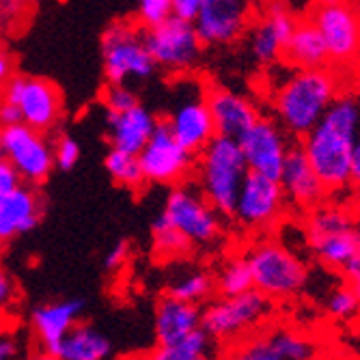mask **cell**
Segmentation results:
<instances>
[{"mask_svg": "<svg viewBox=\"0 0 360 360\" xmlns=\"http://www.w3.org/2000/svg\"><path fill=\"white\" fill-rule=\"evenodd\" d=\"M360 132V102L354 95H339L302 139L313 169L330 194H339L354 186L352 165Z\"/></svg>", "mask_w": 360, "mask_h": 360, "instance_id": "6da1fadb", "label": "cell"}, {"mask_svg": "<svg viewBox=\"0 0 360 360\" xmlns=\"http://www.w3.org/2000/svg\"><path fill=\"white\" fill-rule=\"evenodd\" d=\"M278 181L285 190L287 203L296 205L302 212H311L313 207L321 205L330 194L313 169L302 145H291Z\"/></svg>", "mask_w": 360, "mask_h": 360, "instance_id": "d6986e66", "label": "cell"}, {"mask_svg": "<svg viewBox=\"0 0 360 360\" xmlns=\"http://www.w3.org/2000/svg\"><path fill=\"white\" fill-rule=\"evenodd\" d=\"M129 257V244L125 240L117 242L104 257V270L106 272H117L125 266V261Z\"/></svg>", "mask_w": 360, "mask_h": 360, "instance_id": "74e56055", "label": "cell"}, {"mask_svg": "<svg viewBox=\"0 0 360 360\" xmlns=\"http://www.w3.org/2000/svg\"><path fill=\"white\" fill-rule=\"evenodd\" d=\"M238 141L244 151L248 171L274 179L281 177L285 158L293 143H289V134L278 121L259 117Z\"/></svg>", "mask_w": 360, "mask_h": 360, "instance_id": "5bb4252c", "label": "cell"}, {"mask_svg": "<svg viewBox=\"0 0 360 360\" xmlns=\"http://www.w3.org/2000/svg\"><path fill=\"white\" fill-rule=\"evenodd\" d=\"M52 153H54V167L58 171H72L80 160V145L74 136L65 134L56 141Z\"/></svg>", "mask_w": 360, "mask_h": 360, "instance_id": "e575fe53", "label": "cell"}, {"mask_svg": "<svg viewBox=\"0 0 360 360\" xmlns=\"http://www.w3.org/2000/svg\"><path fill=\"white\" fill-rule=\"evenodd\" d=\"M110 356V339L89 323H76L65 335L56 352V360H106Z\"/></svg>", "mask_w": 360, "mask_h": 360, "instance_id": "4316f807", "label": "cell"}, {"mask_svg": "<svg viewBox=\"0 0 360 360\" xmlns=\"http://www.w3.org/2000/svg\"><path fill=\"white\" fill-rule=\"evenodd\" d=\"M203 311L199 304L179 300L173 296L162 298L155 307V339L158 345H169L190 335L192 330L201 328Z\"/></svg>", "mask_w": 360, "mask_h": 360, "instance_id": "d4e9b609", "label": "cell"}, {"mask_svg": "<svg viewBox=\"0 0 360 360\" xmlns=\"http://www.w3.org/2000/svg\"><path fill=\"white\" fill-rule=\"evenodd\" d=\"M356 203L360 205V186H356Z\"/></svg>", "mask_w": 360, "mask_h": 360, "instance_id": "bcb514c9", "label": "cell"}, {"mask_svg": "<svg viewBox=\"0 0 360 360\" xmlns=\"http://www.w3.org/2000/svg\"><path fill=\"white\" fill-rule=\"evenodd\" d=\"M272 315V298L259 289H248L238 296H220L203 309L201 326L216 343L236 345Z\"/></svg>", "mask_w": 360, "mask_h": 360, "instance_id": "8992f818", "label": "cell"}, {"mask_svg": "<svg viewBox=\"0 0 360 360\" xmlns=\"http://www.w3.org/2000/svg\"><path fill=\"white\" fill-rule=\"evenodd\" d=\"M352 181H354V186H360V132H358V143H356V151H354Z\"/></svg>", "mask_w": 360, "mask_h": 360, "instance_id": "f6af8a7d", "label": "cell"}, {"mask_svg": "<svg viewBox=\"0 0 360 360\" xmlns=\"http://www.w3.org/2000/svg\"><path fill=\"white\" fill-rule=\"evenodd\" d=\"M194 155L196 153L186 149L175 139L167 121H158L151 139L139 153V160L149 184L177 186L190 175Z\"/></svg>", "mask_w": 360, "mask_h": 360, "instance_id": "8fae6325", "label": "cell"}, {"mask_svg": "<svg viewBox=\"0 0 360 360\" xmlns=\"http://www.w3.org/2000/svg\"><path fill=\"white\" fill-rule=\"evenodd\" d=\"M143 37L158 68L173 74L192 70L203 52V41L196 32L194 22L181 20L177 15L147 26L143 30Z\"/></svg>", "mask_w": 360, "mask_h": 360, "instance_id": "9c48e42d", "label": "cell"}, {"mask_svg": "<svg viewBox=\"0 0 360 360\" xmlns=\"http://www.w3.org/2000/svg\"><path fill=\"white\" fill-rule=\"evenodd\" d=\"M3 100L18 104L22 121L39 132H48L60 117V93L46 78L11 76L5 82Z\"/></svg>", "mask_w": 360, "mask_h": 360, "instance_id": "4fadbf2b", "label": "cell"}, {"mask_svg": "<svg viewBox=\"0 0 360 360\" xmlns=\"http://www.w3.org/2000/svg\"><path fill=\"white\" fill-rule=\"evenodd\" d=\"M283 58L293 70H317L328 68L330 54L326 48L319 28L311 22H296L285 44Z\"/></svg>", "mask_w": 360, "mask_h": 360, "instance_id": "484cf974", "label": "cell"}, {"mask_svg": "<svg viewBox=\"0 0 360 360\" xmlns=\"http://www.w3.org/2000/svg\"><path fill=\"white\" fill-rule=\"evenodd\" d=\"M20 356V341L11 335L0 333V360H13Z\"/></svg>", "mask_w": 360, "mask_h": 360, "instance_id": "7bdbcfd3", "label": "cell"}, {"mask_svg": "<svg viewBox=\"0 0 360 360\" xmlns=\"http://www.w3.org/2000/svg\"><path fill=\"white\" fill-rule=\"evenodd\" d=\"M82 311L84 302L80 298H70L41 304L30 313V328L46 358H56L60 341L78 323Z\"/></svg>", "mask_w": 360, "mask_h": 360, "instance_id": "ffe728a7", "label": "cell"}, {"mask_svg": "<svg viewBox=\"0 0 360 360\" xmlns=\"http://www.w3.org/2000/svg\"><path fill=\"white\" fill-rule=\"evenodd\" d=\"M196 155V186L222 216H231L240 188L248 175L240 141L216 134Z\"/></svg>", "mask_w": 360, "mask_h": 360, "instance_id": "3957f363", "label": "cell"}, {"mask_svg": "<svg viewBox=\"0 0 360 360\" xmlns=\"http://www.w3.org/2000/svg\"><path fill=\"white\" fill-rule=\"evenodd\" d=\"M102 65L108 84L143 82L158 68L145 46L143 30L129 22H115L104 30Z\"/></svg>", "mask_w": 360, "mask_h": 360, "instance_id": "52a82bcc", "label": "cell"}, {"mask_svg": "<svg viewBox=\"0 0 360 360\" xmlns=\"http://www.w3.org/2000/svg\"><path fill=\"white\" fill-rule=\"evenodd\" d=\"M151 238H153V250L162 259H181L192 248V242L177 226H173L171 220L162 212L151 222Z\"/></svg>", "mask_w": 360, "mask_h": 360, "instance_id": "f546056e", "label": "cell"}, {"mask_svg": "<svg viewBox=\"0 0 360 360\" xmlns=\"http://www.w3.org/2000/svg\"><path fill=\"white\" fill-rule=\"evenodd\" d=\"M167 291L173 298L201 304L210 300L212 293L216 291V278L199 268H181L169 278Z\"/></svg>", "mask_w": 360, "mask_h": 360, "instance_id": "83f0119b", "label": "cell"}, {"mask_svg": "<svg viewBox=\"0 0 360 360\" xmlns=\"http://www.w3.org/2000/svg\"><path fill=\"white\" fill-rule=\"evenodd\" d=\"M0 155L11 162L26 184H44L54 169V153L48 141L24 121L0 127Z\"/></svg>", "mask_w": 360, "mask_h": 360, "instance_id": "30bf717a", "label": "cell"}, {"mask_svg": "<svg viewBox=\"0 0 360 360\" xmlns=\"http://www.w3.org/2000/svg\"><path fill=\"white\" fill-rule=\"evenodd\" d=\"M252 287L255 283L246 255H236L226 259L220 272L216 274V291L220 296H238V293H244Z\"/></svg>", "mask_w": 360, "mask_h": 360, "instance_id": "1f68e13d", "label": "cell"}, {"mask_svg": "<svg viewBox=\"0 0 360 360\" xmlns=\"http://www.w3.org/2000/svg\"><path fill=\"white\" fill-rule=\"evenodd\" d=\"M18 186H22V177H20L18 169L5 155H0V194H7V192L15 190Z\"/></svg>", "mask_w": 360, "mask_h": 360, "instance_id": "8d00e7d4", "label": "cell"}, {"mask_svg": "<svg viewBox=\"0 0 360 360\" xmlns=\"http://www.w3.org/2000/svg\"><path fill=\"white\" fill-rule=\"evenodd\" d=\"M15 298V285H13V278L0 268V311L7 309Z\"/></svg>", "mask_w": 360, "mask_h": 360, "instance_id": "ab89813d", "label": "cell"}, {"mask_svg": "<svg viewBox=\"0 0 360 360\" xmlns=\"http://www.w3.org/2000/svg\"><path fill=\"white\" fill-rule=\"evenodd\" d=\"M285 205L287 196L278 179L248 171L231 218L250 231H261L278 224L285 214Z\"/></svg>", "mask_w": 360, "mask_h": 360, "instance_id": "7c38bea8", "label": "cell"}, {"mask_svg": "<svg viewBox=\"0 0 360 360\" xmlns=\"http://www.w3.org/2000/svg\"><path fill=\"white\" fill-rule=\"evenodd\" d=\"M233 356L242 360H311L319 356V345L315 339L274 326L268 330H255L246 339L233 345Z\"/></svg>", "mask_w": 360, "mask_h": 360, "instance_id": "9a60e30c", "label": "cell"}, {"mask_svg": "<svg viewBox=\"0 0 360 360\" xmlns=\"http://www.w3.org/2000/svg\"><path fill=\"white\" fill-rule=\"evenodd\" d=\"M248 266L252 272L255 289L272 300H287L307 287L309 270L304 261L278 240H259L248 252Z\"/></svg>", "mask_w": 360, "mask_h": 360, "instance_id": "5b68a950", "label": "cell"}, {"mask_svg": "<svg viewBox=\"0 0 360 360\" xmlns=\"http://www.w3.org/2000/svg\"><path fill=\"white\" fill-rule=\"evenodd\" d=\"M207 106L214 117L216 134L240 139L246 129L259 119L257 106L246 100L244 95L224 89V86H212L207 93Z\"/></svg>", "mask_w": 360, "mask_h": 360, "instance_id": "7402d4cb", "label": "cell"}, {"mask_svg": "<svg viewBox=\"0 0 360 360\" xmlns=\"http://www.w3.org/2000/svg\"><path fill=\"white\" fill-rule=\"evenodd\" d=\"M216 341L210 337V333L203 328H196L190 335L181 337L175 343L158 345V349L151 354L155 360H205L214 356Z\"/></svg>", "mask_w": 360, "mask_h": 360, "instance_id": "f1b7e54d", "label": "cell"}, {"mask_svg": "<svg viewBox=\"0 0 360 360\" xmlns=\"http://www.w3.org/2000/svg\"><path fill=\"white\" fill-rule=\"evenodd\" d=\"M293 22L291 13L283 3H272L268 13L261 18L257 26H252L248 37V52L257 63L272 65L283 56L285 44L291 35Z\"/></svg>", "mask_w": 360, "mask_h": 360, "instance_id": "44dd1931", "label": "cell"}, {"mask_svg": "<svg viewBox=\"0 0 360 360\" xmlns=\"http://www.w3.org/2000/svg\"><path fill=\"white\" fill-rule=\"evenodd\" d=\"M13 74V63L11 58L5 54V52H0V84H5Z\"/></svg>", "mask_w": 360, "mask_h": 360, "instance_id": "ee69618b", "label": "cell"}, {"mask_svg": "<svg viewBox=\"0 0 360 360\" xmlns=\"http://www.w3.org/2000/svg\"><path fill=\"white\" fill-rule=\"evenodd\" d=\"M15 123H22V110L18 104L13 102H7L3 100V104H0V125H15Z\"/></svg>", "mask_w": 360, "mask_h": 360, "instance_id": "b9f144b4", "label": "cell"}, {"mask_svg": "<svg viewBox=\"0 0 360 360\" xmlns=\"http://www.w3.org/2000/svg\"><path fill=\"white\" fill-rule=\"evenodd\" d=\"M307 244L319 264L343 270L345 264L360 255V226L347 207L337 203H321L309 212Z\"/></svg>", "mask_w": 360, "mask_h": 360, "instance_id": "277c9868", "label": "cell"}, {"mask_svg": "<svg viewBox=\"0 0 360 360\" xmlns=\"http://www.w3.org/2000/svg\"><path fill=\"white\" fill-rule=\"evenodd\" d=\"M326 313L337 321L356 319L360 315V298L347 283L337 285L335 289L328 291V296H326Z\"/></svg>", "mask_w": 360, "mask_h": 360, "instance_id": "d6a6232c", "label": "cell"}, {"mask_svg": "<svg viewBox=\"0 0 360 360\" xmlns=\"http://www.w3.org/2000/svg\"><path fill=\"white\" fill-rule=\"evenodd\" d=\"M201 3L203 0H173V15L194 22L196 13L201 9Z\"/></svg>", "mask_w": 360, "mask_h": 360, "instance_id": "f35d334b", "label": "cell"}, {"mask_svg": "<svg viewBox=\"0 0 360 360\" xmlns=\"http://www.w3.org/2000/svg\"><path fill=\"white\" fill-rule=\"evenodd\" d=\"M337 97L339 80L330 70H291V74L276 86V121L289 136L302 141Z\"/></svg>", "mask_w": 360, "mask_h": 360, "instance_id": "7a4b0ae2", "label": "cell"}, {"mask_svg": "<svg viewBox=\"0 0 360 360\" xmlns=\"http://www.w3.org/2000/svg\"><path fill=\"white\" fill-rule=\"evenodd\" d=\"M158 121L160 119L141 102L132 108L117 110V112L106 110L110 145L129 153H141V149L151 139Z\"/></svg>", "mask_w": 360, "mask_h": 360, "instance_id": "603a6c76", "label": "cell"}, {"mask_svg": "<svg viewBox=\"0 0 360 360\" xmlns=\"http://www.w3.org/2000/svg\"><path fill=\"white\" fill-rule=\"evenodd\" d=\"M173 15V0H139L136 18L147 28L165 22Z\"/></svg>", "mask_w": 360, "mask_h": 360, "instance_id": "836d02e7", "label": "cell"}, {"mask_svg": "<svg viewBox=\"0 0 360 360\" xmlns=\"http://www.w3.org/2000/svg\"><path fill=\"white\" fill-rule=\"evenodd\" d=\"M165 121L175 139L192 153H199L216 136L214 117L203 91H184Z\"/></svg>", "mask_w": 360, "mask_h": 360, "instance_id": "ac0fdd59", "label": "cell"}, {"mask_svg": "<svg viewBox=\"0 0 360 360\" xmlns=\"http://www.w3.org/2000/svg\"><path fill=\"white\" fill-rule=\"evenodd\" d=\"M104 167L119 186H125L129 190H139L143 188V184H147L139 153H129V151L110 147L104 160Z\"/></svg>", "mask_w": 360, "mask_h": 360, "instance_id": "4dcf8cb0", "label": "cell"}, {"mask_svg": "<svg viewBox=\"0 0 360 360\" xmlns=\"http://www.w3.org/2000/svg\"><path fill=\"white\" fill-rule=\"evenodd\" d=\"M41 218V203L35 190L18 186L0 194V242H9L22 233L32 231Z\"/></svg>", "mask_w": 360, "mask_h": 360, "instance_id": "cb8c5ba5", "label": "cell"}, {"mask_svg": "<svg viewBox=\"0 0 360 360\" xmlns=\"http://www.w3.org/2000/svg\"><path fill=\"white\" fill-rule=\"evenodd\" d=\"M173 226L192 242V244H214L220 240L224 226L222 214L207 201L199 186L179 184L167 196L165 210H162Z\"/></svg>", "mask_w": 360, "mask_h": 360, "instance_id": "ba28073f", "label": "cell"}, {"mask_svg": "<svg viewBox=\"0 0 360 360\" xmlns=\"http://www.w3.org/2000/svg\"><path fill=\"white\" fill-rule=\"evenodd\" d=\"M313 24L319 28L330 54V63L347 65L360 52V20L343 0H326L313 13Z\"/></svg>", "mask_w": 360, "mask_h": 360, "instance_id": "2e32d148", "label": "cell"}, {"mask_svg": "<svg viewBox=\"0 0 360 360\" xmlns=\"http://www.w3.org/2000/svg\"><path fill=\"white\" fill-rule=\"evenodd\" d=\"M341 272L345 276V283L356 291V296L360 298V255H356L349 264H345V268Z\"/></svg>", "mask_w": 360, "mask_h": 360, "instance_id": "60d3db41", "label": "cell"}, {"mask_svg": "<svg viewBox=\"0 0 360 360\" xmlns=\"http://www.w3.org/2000/svg\"><path fill=\"white\" fill-rule=\"evenodd\" d=\"M139 104V95L129 89L127 84H110L108 93L104 95V106L106 110H125Z\"/></svg>", "mask_w": 360, "mask_h": 360, "instance_id": "d590c367", "label": "cell"}, {"mask_svg": "<svg viewBox=\"0 0 360 360\" xmlns=\"http://www.w3.org/2000/svg\"><path fill=\"white\" fill-rule=\"evenodd\" d=\"M250 0H203L194 26L203 46L220 48L236 44L248 28Z\"/></svg>", "mask_w": 360, "mask_h": 360, "instance_id": "e0dca14e", "label": "cell"}]
</instances>
